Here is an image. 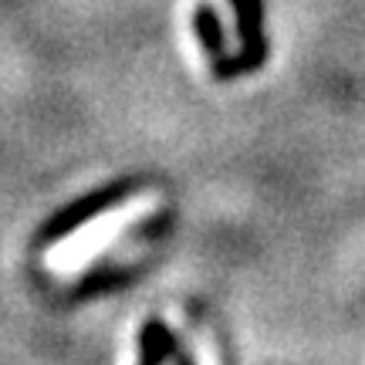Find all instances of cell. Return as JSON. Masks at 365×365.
Masks as SVG:
<instances>
[{
  "label": "cell",
  "mask_w": 365,
  "mask_h": 365,
  "mask_svg": "<svg viewBox=\"0 0 365 365\" xmlns=\"http://www.w3.org/2000/svg\"><path fill=\"white\" fill-rule=\"evenodd\" d=\"M129 193L125 186H112V190H105V193L98 196H88V200H81L78 207L65 210V213H58V220L51 223V234H65V230H75L78 223H85L88 217H98L105 207H112L115 200H122V196Z\"/></svg>",
  "instance_id": "obj_2"
},
{
  "label": "cell",
  "mask_w": 365,
  "mask_h": 365,
  "mask_svg": "<svg viewBox=\"0 0 365 365\" xmlns=\"http://www.w3.org/2000/svg\"><path fill=\"white\" fill-rule=\"evenodd\" d=\"M196 34H200V41H203V48H207L210 54H213V61H220L223 58V31H220V21H217V14H213V7H196Z\"/></svg>",
  "instance_id": "obj_3"
},
{
  "label": "cell",
  "mask_w": 365,
  "mask_h": 365,
  "mask_svg": "<svg viewBox=\"0 0 365 365\" xmlns=\"http://www.w3.org/2000/svg\"><path fill=\"white\" fill-rule=\"evenodd\" d=\"M237 11V27H240V38H244V58H240V71L261 65L264 61V34H261V21H264V7L261 0H234Z\"/></svg>",
  "instance_id": "obj_1"
}]
</instances>
